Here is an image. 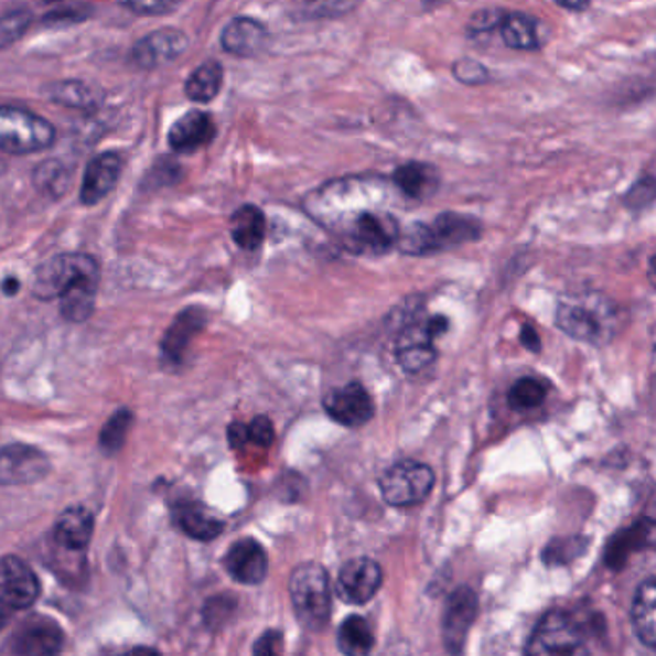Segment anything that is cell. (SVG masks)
<instances>
[{
    "mask_svg": "<svg viewBox=\"0 0 656 656\" xmlns=\"http://www.w3.org/2000/svg\"><path fill=\"white\" fill-rule=\"evenodd\" d=\"M557 325L570 338L591 346H605L619 334L622 315L616 302L595 290L567 294L557 308Z\"/></svg>",
    "mask_w": 656,
    "mask_h": 656,
    "instance_id": "6da1fadb",
    "label": "cell"
},
{
    "mask_svg": "<svg viewBox=\"0 0 656 656\" xmlns=\"http://www.w3.org/2000/svg\"><path fill=\"white\" fill-rule=\"evenodd\" d=\"M480 233H482V227L474 217L442 214L440 217H435L434 223H430V225L415 223L411 227H407L399 235L401 240H398V246L406 254L422 256V254L440 251L443 248L476 240Z\"/></svg>",
    "mask_w": 656,
    "mask_h": 656,
    "instance_id": "7a4b0ae2",
    "label": "cell"
},
{
    "mask_svg": "<svg viewBox=\"0 0 656 656\" xmlns=\"http://www.w3.org/2000/svg\"><path fill=\"white\" fill-rule=\"evenodd\" d=\"M290 598L295 619L310 632H321L331 619V585L325 568L308 562L290 578Z\"/></svg>",
    "mask_w": 656,
    "mask_h": 656,
    "instance_id": "3957f363",
    "label": "cell"
},
{
    "mask_svg": "<svg viewBox=\"0 0 656 656\" xmlns=\"http://www.w3.org/2000/svg\"><path fill=\"white\" fill-rule=\"evenodd\" d=\"M54 127L33 111L0 106V150L7 154H33L54 142Z\"/></svg>",
    "mask_w": 656,
    "mask_h": 656,
    "instance_id": "277c9868",
    "label": "cell"
},
{
    "mask_svg": "<svg viewBox=\"0 0 656 656\" xmlns=\"http://www.w3.org/2000/svg\"><path fill=\"white\" fill-rule=\"evenodd\" d=\"M526 656H590L582 632L567 612H547L534 630Z\"/></svg>",
    "mask_w": 656,
    "mask_h": 656,
    "instance_id": "5b68a950",
    "label": "cell"
},
{
    "mask_svg": "<svg viewBox=\"0 0 656 656\" xmlns=\"http://www.w3.org/2000/svg\"><path fill=\"white\" fill-rule=\"evenodd\" d=\"M85 277H100V267L87 254H62L39 267L33 294L39 300H56Z\"/></svg>",
    "mask_w": 656,
    "mask_h": 656,
    "instance_id": "8992f818",
    "label": "cell"
},
{
    "mask_svg": "<svg viewBox=\"0 0 656 656\" xmlns=\"http://www.w3.org/2000/svg\"><path fill=\"white\" fill-rule=\"evenodd\" d=\"M434 472L424 463L404 461L390 466L380 478L384 502L394 507H411L424 502L434 487Z\"/></svg>",
    "mask_w": 656,
    "mask_h": 656,
    "instance_id": "52a82bcc",
    "label": "cell"
},
{
    "mask_svg": "<svg viewBox=\"0 0 656 656\" xmlns=\"http://www.w3.org/2000/svg\"><path fill=\"white\" fill-rule=\"evenodd\" d=\"M399 235L401 229L396 217L380 212H362L355 215L354 219L344 222V227L340 230V236L347 248L359 254L388 251L394 244H398Z\"/></svg>",
    "mask_w": 656,
    "mask_h": 656,
    "instance_id": "ba28073f",
    "label": "cell"
},
{
    "mask_svg": "<svg viewBox=\"0 0 656 656\" xmlns=\"http://www.w3.org/2000/svg\"><path fill=\"white\" fill-rule=\"evenodd\" d=\"M51 471V461L43 451L10 443L0 448V486H22L45 478Z\"/></svg>",
    "mask_w": 656,
    "mask_h": 656,
    "instance_id": "9c48e42d",
    "label": "cell"
},
{
    "mask_svg": "<svg viewBox=\"0 0 656 656\" xmlns=\"http://www.w3.org/2000/svg\"><path fill=\"white\" fill-rule=\"evenodd\" d=\"M39 593L41 583L33 568L14 555L0 559V605L12 611L30 609L37 601Z\"/></svg>",
    "mask_w": 656,
    "mask_h": 656,
    "instance_id": "30bf717a",
    "label": "cell"
},
{
    "mask_svg": "<svg viewBox=\"0 0 656 656\" xmlns=\"http://www.w3.org/2000/svg\"><path fill=\"white\" fill-rule=\"evenodd\" d=\"M478 614V598L471 588H459L451 593L443 611V643L451 655L465 649L466 637Z\"/></svg>",
    "mask_w": 656,
    "mask_h": 656,
    "instance_id": "8fae6325",
    "label": "cell"
},
{
    "mask_svg": "<svg viewBox=\"0 0 656 656\" xmlns=\"http://www.w3.org/2000/svg\"><path fill=\"white\" fill-rule=\"evenodd\" d=\"M323 406L331 419L349 428L367 424L375 415V404L369 391L359 383H349L329 391L323 399Z\"/></svg>",
    "mask_w": 656,
    "mask_h": 656,
    "instance_id": "7c38bea8",
    "label": "cell"
},
{
    "mask_svg": "<svg viewBox=\"0 0 656 656\" xmlns=\"http://www.w3.org/2000/svg\"><path fill=\"white\" fill-rule=\"evenodd\" d=\"M383 583V570L378 562L367 557L347 561L338 574V593L349 605H363L375 598Z\"/></svg>",
    "mask_w": 656,
    "mask_h": 656,
    "instance_id": "4fadbf2b",
    "label": "cell"
},
{
    "mask_svg": "<svg viewBox=\"0 0 656 656\" xmlns=\"http://www.w3.org/2000/svg\"><path fill=\"white\" fill-rule=\"evenodd\" d=\"M186 49H189V37L183 31L173 30V28L158 30L142 37L133 46L135 64L142 69H155L175 62Z\"/></svg>",
    "mask_w": 656,
    "mask_h": 656,
    "instance_id": "5bb4252c",
    "label": "cell"
},
{
    "mask_svg": "<svg viewBox=\"0 0 656 656\" xmlns=\"http://www.w3.org/2000/svg\"><path fill=\"white\" fill-rule=\"evenodd\" d=\"M64 649L62 627L49 619L25 622L14 637L15 656H58Z\"/></svg>",
    "mask_w": 656,
    "mask_h": 656,
    "instance_id": "9a60e30c",
    "label": "cell"
},
{
    "mask_svg": "<svg viewBox=\"0 0 656 656\" xmlns=\"http://www.w3.org/2000/svg\"><path fill=\"white\" fill-rule=\"evenodd\" d=\"M223 564H225L227 572L235 578L236 582L246 583V585H258V583L266 580V549L259 546L256 539H238L225 555Z\"/></svg>",
    "mask_w": 656,
    "mask_h": 656,
    "instance_id": "2e32d148",
    "label": "cell"
},
{
    "mask_svg": "<svg viewBox=\"0 0 656 656\" xmlns=\"http://www.w3.org/2000/svg\"><path fill=\"white\" fill-rule=\"evenodd\" d=\"M434 332L424 325H409L399 334L396 357L399 367L407 373H421L435 359Z\"/></svg>",
    "mask_w": 656,
    "mask_h": 656,
    "instance_id": "e0dca14e",
    "label": "cell"
},
{
    "mask_svg": "<svg viewBox=\"0 0 656 656\" xmlns=\"http://www.w3.org/2000/svg\"><path fill=\"white\" fill-rule=\"evenodd\" d=\"M121 175V158L116 152H104L90 160L85 171L82 185V202L85 206H95L106 198Z\"/></svg>",
    "mask_w": 656,
    "mask_h": 656,
    "instance_id": "ac0fdd59",
    "label": "cell"
},
{
    "mask_svg": "<svg viewBox=\"0 0 656 656\" xmlns=\"http://www.w3.org/2000/svg\"><path fill=\"white\" fill-rule=\"evenodd\" d=\"M215 133H217V127L212 116L206 111L192 110L173 123L168 141L175 152L186 154L209 144L214 141Z\"/></svg>",
    "mask_w": 656,
    "mask_h": 656,
    "instance_id": "d6986e66",
    "label": "cell"
},
{
    "mask_svg": "<svg viewBox=\"0 0 656 656\" xmlns=\"http://www.w3.org/2000/svg\"><path fill=\"white\" fill-rule=\"evenodd\" d=\"M206 326V313L198 308L181 311L171 323L162 340V355L165 362L181 363L192 340Z\"/></svg>",
    "mask_w": 656,
    "mask_h": 656,
    "instance_id": "ffe728a7",
    "label": "cell"
},
{
    "mask_svg": "<svg viewBox=\"0 0 656 656\" xmlns=\"http://www.w3.org/2000/svg\"><path fill=\"white\" fill-rule=\"evenodd\" d=\"M266 25L251 18H235L222 33L223 51L238 58L256 56L266 46Z\"/></svg>",
    "mask_w": 656,
    "mask_h": 656,
    "instance_id": "44dd1931",
    "label": "cell"
},
{
    "mask_svg": "<svg viewBox=\"0 0 656 656\" xmlns=\"http://www.w3.org/2000/svg\"><path fill=\"white\" fill-rule=\"evenodd\" d=\"M93 515L83 507H69L54 526V541L66 551H83L93 538Z\"/></svg>",
    "mask_w": 656,
    "mask_h": 656,
    "instance_id": "7402d4cb",
    "label": "cell"
},
{
    "mask_svg": "<svg viewBox=\"0 0 656 656\" xmlns=\"http://www.w3.org/2000/svg\"><path fill=\"white\" fill-rule=\"evenodd\" d=\"M173 518H175V524H178L181 530L185 531L189 538L200 539V541L215 539L223 531L222 520L215 518L200 503H179L175 510H173Z\"/></svg>",
    "mask_w": 656,
    "mask_h": 656,
    "instance_id": "603a6c76",
    "label": "cell"
},
{
    "mask_svg": "<svg viewBox=\"0 0 656 656\" xmlns=\"http://www.w3.org/2000/svg\"><path fill=\"white\" fill-rule=\"evenodd\" d=\"M632 624L637 637L656 653V578L643 582L635 591Z\"/></svg>",
    "mask_w": 656,
    "mask_h": 656,
    "instance_id": "cb8c5ba5",
    "label": "cell"
},
{
    "mask_svg": "<svg viewBox=\"0 0 656 656\" xmlns=\"http://www.w3.org/2000/svg\"><path fill=\"white\" fill-rule=\"evenodd\" d=\"M266 215L258 206L246 204L233 214L230 235L236 246H240L243 250L251 251L259 248L266 238Z\"/></svg>",
    "mask_w": 656,
    "mask_h": 656,
    "instance_id": "d4e9b609",
    "label": "cell"
},
{
    "mask_svg": "<svg viewBox=\"0 0 656 656\" xmlns=\"http://www.w3.org/2000/svg\"><path fill=\"white\" fill-rule=\"evenodd\" d=\"M394 183L399 191L407 194L409 198L422 200L434 194L440 183L438 171L428 163L411 162L401 165L394 173Z\"/></svg>",
    "mask_w": 656,
    "mask_h": 656,
    "instance_id": "484cf974",
    "label": "cell"
},
{
    "mask_svg": "<svg viewBox=\"0 0 656 656\" xmlns=\"http://www.w3.org/2000/svg\"><path fill=\"white\" fill-rule=\"evenodd\" d=\"M223 83V67L215 60H207L200 64L191 77L186 79L185 93L194 103H212L215 96L219 95Z\"/></svg>",
    "mask_w": 656,
    "mask_h": 656,
    "instance_id": "4316f807",
    "label": "cell"
},
{
    "mask_svg": "<svg viewBox=\"0 0 656 656\" xmlns=\"http://www.w3.org/2000/svg\"><path fill=\"white\" fill-rule=\"evenodd\" d=\"M499 31H502L505 45L509 46V49H515V51H536V49H539L538 23L530 15L518 14V12L509 14L507 12L503 18L502 25H499Z\"/></svg>",
    "mask_w": 656,
    "mask_h": 656,
    "instance_id": "83f0119b",
    "label": "cell"
},
{
    "mask_svg": "<svg viewBox=\"0 0 656 656\" xmlns=\"http://www.w3.org/2000/svg\"><path fill=\"white\" fill-rule=\"evenodd\" d=\"M338 647L346 656H370L375 647V634L369 622L362 616H349L338 630Z\"/></svg>",
    "mask_w": 656,
    "mask_h": 656,
    "instance_id": "f1b7e54d",
    "label": "cell"
},
{
    "mask_svg": "<svg viewBox=\"0 0 656 656\" xmlns=\"http://www.w3.org/2000/svg\"><path fill=\"white\" fill-rule=\"evenodd\" d=\"M46 95L52 103L62 104L67 108H79V110H90L98 104L96 90L90 89L89 85L79 82H58L52 83L45 89Z\"/></svg>",
    "mask_w": 656,
    "mask_h": 656,
    "instance_id": "f546056e",
    "label": "cell"
},
{
    "mask_svg": "<svg viewBox=\"0 0 656 656\" xmlns=\"http://www.w3.org/2000/svg\"><path fill=\"white\" fill-rule=\"evenodd\" d=\"M72 181V173L64 163L58 160H49L41 163L35 170V185L43 194H49L52 198L64 196Z\"/></svg>",
    "mask_w": 656,
    "mask_h": 656,
    "instance_id": "4dcf8cb0",
    "label": "cell"
},
{
    "mask_svg": "<svg viewBox=\"0 0 656 656\" xmlns=\"http://www.w3.org/2000/svg\"><path fill=\"white\" fill-rule=\"evenodd\" d=\"M131 424H133V413L129 409H119L111 415L100 432V448L106 455H114L123 448Z\"/></svg>",
    "mask_w": 656,
    "mask_h": 656,
    "instance_id": "1f68e13d",
    "label": "cell"
},
{
    "mask_svg": "<svg viewBox=\"0 0 656 656\" xmlns=\"http://www.w3.org/2000/svg\"><path fill=\"white\" fill-rule=\"evenodd\" d=\"M547 398L546 384L538 380V378H520L513 384L509 391V406L515 409H534L539 407Z\"/></svg>",
    "mask_w": 656,
    "mask_h": 656,
    "instance_id": "d6a6232c",
    "label": "cell"
},
{
    "mask_svg": "<svg viewBox=\"0 0 656 656\" xmlns=\"http://www.w3.org/2000/svg\"><path fill=\"white\" fill-rule=\"evenodd\" d=\"M294 2L295 12L308 20L347 14L359 4V0H294Z\"/></svg>",
    "mask_w": 656,
    "mask_h": 656,
    "instance_id": "836d02e7",
    "label": "cell"
},
{
    "mask_svg": "<svg viewBox=\"0 0 656 656\" xmlns=\"http://www.w3.org/2000/svg\"><path fill=\"white\" fill-rule=\"evenodd\" d=\"M31 14L28 10H15L0 18V51L14 45L30 30Z\"/></svg>",
    "mask_w": 656,
    "mask_h": 656,
    "instance_id": "e575fe53",
    "label": "cell"
},
{
    "mask_svg": "<svg viewBox=\"0 0 656 656\" xmlns=\"http://www.w3.org/2000/svg\"><path fill=\"white\" fill-rule=\"evenodd\" d=\"M183 0H127V7L141 15L170 14Z\"/></svg>",
    "mask_w": 656,
    "mask_h": 656,
    "instance_id": "d590c367",
    "label": "cell"
},
{
    "mask_svg": "<svg viewBox=\"0 0 656 656\" xmlns=\"http://www.w3.org/2000/svg\"><path fill=\"white\" fill-rule=\"evenodd\" d=\"M505 14L507 12H502V10H482V12H476V14L472 15L469 31L471 33H487V31L499 30Z\"/></svg>",
    "mask_w": 656,
    "mask_h": 656,
    "instance_id": "8d00e7d4",
    "label": "cell"
},
{
    "mask_svg": "<svg viewBox=\"0 0 656 656\" xmlns=\"http://www.w3.org/2000/svg\"><path fill=\"white\" fill-rule=\"evenodd\" d=\"M250 442L259 448H269L275 440L273 422L266 415H259L250 422Z\"/></svg>",
    "mask_w": 656,
    "mask_h": 656,
    "instance_id": "74e56055",
    "label": "cell"
},
{
    "mask_svg": "<svg viewBox=\"0 0 656 656\" xmlns=\"http://www.w3.org/2000/svg\"><path fill=\"white\" fill-rule=\"evenodd\" d=\"M453 72H455V77H458V79H461L463 83H469V85H478V83L486 82L487 77L486 67L471 58L458 62V64L453 66Z\"/></svg>",
    "mask_w": 656,
    "mask_h": 656,
    "instance_id": "f35d334b",
    "label": "cell"
},
{
    "mask_svg": "<svg viewBox=\"0 0 656 656\" xmlns=\"http://www.w3.org/2000/svg\"><path fill=\"white\" fill-rule=\"evenodd\" d=\"M254 656H282V634L279 630H267L254 645Z\"/></svg>",
    "mask_w": 656,
    "mask_h": 656,
    "instance_id": "ab89813d",
    "label": "cell"
},
{
    "mask_svg": "<svg viewBox=\"0 0 656 656\" xmlns=\"http://www.w3.org/2000/svg\"><path fill=\"white\" fill-rule=\"evenodd\" d=\"M655 196V181H653V179H643V181H639V183L630 191V194H627V204H632L634 207L642 206V204H647V202H650Z\"/></svg>",
    "mask_w": 656,
    "mask_h": 656,
    "instance_id": "60d3db41",
    "label": "cell"
},
{
    "mask_svg": "<svg viewBox=\"0 0 656 656\" xmlns=\"http://www.w3.org/2000/svg\"><path fill=\"white\" fill-rule=\"evenodd\" d=\"M229 443L233 450H243L246 443L250 442V428L243 422H233L229 427Z\"/></svg>",
    "mask_w": 656,
    "mask_h": 656,
    "instance_id": "b9f144b4",
    "label": "cell"
},
{
    "mask_svg": "<svg viewBox=\"0 0 656 656\" xmlns=\"http://www.w3.org/2000/svg\"><path fill=\"white\" fill-rule=\"evenodd\" d=\"M520 340H523L524 346L528 347L530 352H539V336L536 329H531V326H524L523 332H520Z\"/></svg>",
    "mask_w": 656,
    "mask_h": 656,
    "instance_id": "7bdbcfd3",
    "label": "cell"
},
{
    "mask_svg": "<svg viewBox=\"0 0 656 656\" xmlns=\"http://www.w3.org/2000/svg\"><path fill=\"white\" fill-rule=\"evenodd\" d=\"M555 4H559L570 12H583L585 8L590 7L591 0H555Z\"/></svg>",
    "mask_w": 656,
    "mask_h": 656,
    "instance_id": "ee69618b",
    "label": "cell"
},
{
    "mask_svg": "<svg viewBox=\"0 0 656 656\" xmlns=\"http://www.w3.org/2000/svg\"><path fill=\"white\" fill-rule=\"evenodd\" d=\"M20 290V281L8 277L7 281L2 282V292L7 295H14Z\"/></svg>",
    "mask_w": 656,
    "mask_h": 656,
    "instance_id": "f6af8a7d",
    "label": "cell"
},
{
    "mask_svg": "<svg viewBox=\"0 0 656 656\" xmlns=\"http://www.w3.org/2000/svg\"><path fill=\"white\" fill-rule=\"evenodd\" d=\"M123 656H162L158 650L150 649V647H135V649L127 650Z\"/></svg>",
    "mask_w": 656,
    "mask_h": 656,
    "instance_id": "bcb514c9",
    "label": "cell"
},
{
    "mask_svg": "<svg viewBox=\"0 0 656 656\" xmlns=\"http://www.w3.org/2000/svg\"><path fill=\"white\" fill-rule=\"evenodd\" d=\"M10 620H12V609L0 605V632L10 624Z\"/></svg>",
    "mask_w": 656,
    "mask_h": 656,
    "instance_id": "7dc6e473",
    "label": "cell"
},
{
    "mask_svg": "<svg viewBox=\"0 0 656 656\" xmlns=\"http://www.w3.org/2000/svg\"><path fill=\"white\" fill-rule=\"evenodd\" d=\"M649 281L656 288V256H653L649 261Z\"/></svg>",
    "mask_w": 656,
    "mask_h": 656,
    "instance_id": "c3c4849f",
    "label": "cell"
},
{
    "mask_svg": "<svg viewBox=\"0 0 656 656\" xmlns=\"http://www.w3.org/2000/svg\"><path fill=\"white\" fill-rule=\"evenodd\" d=\"M43 2H58V0H43Z\"/></svg>",
    "mask_w": 656,
    "mask_h": 656,
    "instance_id": "681fc988",
    "label": "cell"
}]
</instances>
